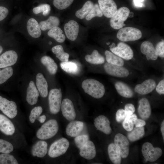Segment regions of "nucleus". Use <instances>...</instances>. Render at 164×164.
I'll list each match as a JSON object with an SVG mask.
<instances>
[{"label":"nucleus","instance_id":"nucleus-35","mask_svg":"<svg viewBox=\"0 0 164 164\" xmlns=\"http://www.w3.org/2000/svg\"><path fill=\"white\" fill-rule=\"evenodd\" d=\"M51 50L52 52L56 55V57L62 62L68 61L69 55L64 51L62 46H55L52 48Z\"/></svg>","mask_w":164,"mask_h":164},{"label":"nucleus","instance_id":"nucleus-9","mask_svg":"<svg viewBox=\"0 0 164 164\" xmlns=\"http://www.w3.org/2000/svg\"><path fill=\"white\" fill-rule=\"evenodd\" d=\"M0 110L10 118L15 117L18 113L15 102L9 101L1 96H0Z\"/></svg>","mask_w":164,"mask_h":164},{"label":"nucleus","instance_id":"nucleus-48","mask_svg":"<svg viewBox=\"0 0 164 164\" xmlns=\"http://www.w3.org/2000/svg\"><path fill=\"white\" fill-rule=\"evenodd\" d=\"M124 110L127 116H128L134 114L135 111V108L132 104L128 103L125 105Z\"/></svg>","mask_w":164,"mask_h":164},{"label":"nucleus","instance_id":"nucleus-28","mask_svg":"<svg viewBox=\"0 0 164 164\" xmlns=\"http://www.w3.org/2000/svg\"><path fill=\"white\" fill-rule=\"evenodd\" d=\"M108 153L110 159L114 164H120L121 157L119 152L114 143H110L108 148Z\"/></svg>","mask_w":164,"mask_h":164},{"label":"nucleus","instance_id":"nucleus-54","mask_svg":"<svg viewBox=\"0 0 164 164\" xmlns=\"http://www.w3.org/2000/svg\"><path fill=\"white\" fill-rule=\"evenodd\" d=\"M46 119V116L45 115H43L39 116L37 119L40 122L43 123L44 122Z\"/></svg>","mask_w":164,"mask_h":164},{"label":"nucleus","instance_id":"nucleus-55","mask_svg":"<svg viewBox=\"0 0 164 164\" xmlns=\"http://www.w3.org/2000/svg\"><path fill=\"white\" fill-rule=\"evenodd\" d=\"M161 130L162 138L164 140V121H162L161 125Z\"/></svg>","mask_w":164,"mask_h":164},{"label":"nucleus","instance_id":"nucleus-43","mask_svg":"<svg viewBox=\"0 0 164 164\" xmlns=\"http://www.w3.org/2000/svg\"><path fill=\"white\" fill-rule=\"evenodd\" d=\"M74 0H53V4L57 9L63 10L67 8L73 3Z\"/></svg>","mask_w":164,"mask_h":164},{"label":"nucleus","instance_id":"nucleus-58","mask_svg":"<svg viewBox=\"0 0 164 164\" xmlns=\"http://www.w3.org/2000/svg\"><path fill=\"white\" fill-rule=\"evenodd\" d=\"M115 44L113 43H112V45L110 46V48H113L115 47Z\"/></svg>","mask_w":164,"mask_h":164},{"label":"nucleus","instance_id":"nucleus-46","mask_svg":"<svg viewBox=\"0 0 164 164\" xmlns=\"http://www.w3.org/2000/svg\"><path fill=\"white\" fill-rule=\"evenodd\" d=\"M158 56L162 58L164 57V40L159 42L156 44L155 48Z\"/></svg>","mask_w":164,"mask_h":164},{"label":"nucleus","instance_id":"nucleus-53","mask_svg":"<svg viewBox=\"0 0 164 164\" xmlns=\"http://www.w3.org/2000/svg\"><path fill=\"white\" fill-rule=\"evenodd\" d=\"M144 0H133L134 5L138 7H145V5L142 3Z\"/></svg>","mask_w":164,"mask_h":164},{"label":"nucleus","instance_id":"nucleus-34","mask_svg":"<svg viewBox=\"0 0 164 164\" xmlns=\"http://www.w3.org/2000/svg\"><path fill=\"white\" fill-rule=\"evenodd\" d=\"M105 54L108 63L120 66H123L124 65V62L123 59L108 50H106Z\"/></svg>","mask_w":164,"mask_h":164},{"label":"nucleus","instance_id":"nucleus-52","mask_svg":"<svg viewBox=\"0 0 164 164\" xmlns=\"http://www.w3.org/2000/svg\"><path fill=\"white\" fill-rule=\"evenodd\" d=\"M145 120L141 119H137L134 125L136 127H141L144 126L146 125Z\"/></svg>","mask_w":164,"mask_h":164},{"label":"nucleus","instance_id":"nucleus-11","mask_svg":"<svg viewBox=\"0 0 164 164\" xmlns=\"http://www.w3.org/2000/svg\"><path fill=\"white\" fill-rule=\"evenodd\" d=\"M99 7L106 17L111 18L116 13L117 5L114 0H98Z\"/></svg>","mask_w":164,"mask_h":164},{"label":"nucleus","instance_id":"nucleus-40","mask_svg":"<svg viewBox=\"0 0 164 164\" xmlns=\"http://www.w3.org/2000/svg\"><path fill=\"white\" fill-rule=\"evenodd\" d=\"M103 15V13L99 5L96 4L94 5L92 9L85 18L87 20L89 21L94 17H101Z\"/></svg>","mask_w":164,"mask_h":164},{"label":"nucleus","instance_id":"nucleus-42","mask_svg":"<svg viewBox=\"0 0 164 164\" xmlns=\"http://www.w3.org/2000/svg\"><path fill=\"white\" fill-rule=\"evenodd\" d=\"M50 6L48 4H43L33 8L32 11L35 14L43 12L44 16L49 15L50 11Z\"/></svg>","mask_w":164,"mask_h":164},{"label":"nucleus","instance_id":"nucleus-3","mask_svg":"<svg viewBox=\"0 0 164 164\" xmlns=\"http://www.w3.org/2000/svg\"><path fill=\"white\" fill-rule=\"evenodd\" d=\"M142 36V32L140 30L131 27L120 29L117 34V38L123 42L135 41L141 38Z\"/></svg>","mask_w":164,"mask_h":164},{"label":"nucleus","instance_id":"nucleus-23","mask_svg":"<svg viewBox=\"0 0 164 164\" xmlns=\"http://www.w3.org/2000/svg\"><path fill=\"white\" fill-rule=\"evenodd\" d=\"M39 96V92L33 81H31L27 90L26 100L28 103L33 105L36 103Z\"/></svg>","mask_w":164,"mask_h":164},{"label":"nucleus","instance_id":"nucleus-45","mask_svg":"<svg viewBox=\"0 0 164 164\" xmlns=\"http://www.w3.org/2000/svg\"><path fill=\"white\" fill-rule=\"evenodd\" d=\"M89 137L87 135H78L75 137L74 142L77 147L80 149L84 144L88 140Z\"/></svg>","mask_w":164,"mask_h":164},{"label":"nucleus","instance_id":"nucleus-15","mask_svg":"<svg viewBox=\"0 0 164 164\" xmlns=\"http://www.w3.org/2000/svg\"><path fill=\"white\" fill-rule=\"evenodd\" d=\"M94 125L97 129L106 134L109 135L111 132L110 121L104 115H100L96 117L94 120Z\"/></svg>","mask_w":164,"mask_h":164},{"label":"nucleus","instance_id":"nucleus-30","mask_svg":"<svg viewBox=\"0 0 164 164\" xmlns=\"http://www.w3.org/2000/svg\"><path fill=\"white\" fill-rule=\"evenodd\" d=\"M87 62L94 65L101 64L105 62L104 57L96 50H94L90 55H87L85 56Z\"/></svg>","mask_w":164,"mask_h":164},{"label":"nucleus","instance_id":"nucleus-16","mask_svg":"<svg viewBox=\"0 0 164 164\" xmlns=\"http://www.w3.org/2000/svg\"><path fill=\"white\" fill-rule=\"evenodd\" d=\"M79 154L84 159L91 160L94 158L96 155V150L94 143L88 140L80 149Z\"/></svg>","mask_w":164,"mask_h":164},{"label":"nucleus","instance_id":"nucleus-18","mask_svg":"<svg viewBox=\"0 0 164 164\" xmlns=\"http://www.w3.org/2000/svg\"><path fill=\"white\" fill-rule=\"evenodd\" d=\"M64 29L66 35L69 39L73 41L76 39L79 32V26L76 21H69L65 24Z\"/></svg>","mask_w":164,"mask_h":164},{"label":"nucleus","instance_id":"nucleus-19","mask_svg":"<svg viewBox=\"0 0 164 164\" xmlns=\"http://www.w3.org/2000/svg\"><path fill=\"white\" fill-rule=\"evenodd\" d=\"M138 111L140 117L144 120L148 119L151 114V109L150 103L146 98L143 97L140 100Z\"/></svg>","mask_w":164,"mask_h":164},{"label":"nucleus","instance_id":"nucleus-50","mask_svg":"<svg viewBox=\"0 0 164 164\" xmlns=\"http://www.w3.org/2000/svg\"><path fill=\"white\" fill-rule=\"evenodd\" d=\"M156 90L159 94H164V80L163 79L161 80L157 85L156 86Z\"/></svg>","mask_w":164,"mask_h":164},{"label":"nucleus","instance_id":"nucleus-14","mask_svg":"<svg viewBox=\"0 0 164 164\" xmlns=\"http://www.w3.org/2000/svg\"><path fill=\"white\" fill-rule=\"evenodd\" d=\"M18 57L17 53L14 50L5 52L0 56V68L9 67L15 64Z\"/></svg>","mask_w":164,"mask_h":164},{"label":"nucleus","instance_id":"nucleus-41","mask_svg":"<svg viewBox=\"0 0 164 164\" xmlns=\"http://www.w3.org/2000/svg\"><path fill=\"white\" fill-rule=\"evenodd\" d=\"M13 150V147L10 142L0 139V152L9 153Z\"/></svg>","mask_w":164,"mask_h":164},{"label":"nucleus","instance_id":"nucleus-51","mask_svg":"<svg viewBox=\"0 0 164 164\" xmlns=\"http://www.w3.org/2000/svg\"><path fill=\"white\" fill-rule=\"evenodd\" d=\"M9 13V10L6 8L0 6V21L5 18Z\"/></svg>","mask_w":164,"mask_h":164},{"label":"nucleus","instance_id":"nucleus-25","mask_svg":"<svg viewBox=\"0 0 164 164\" xmlns=\"http://www.w3.org/2000/svg\"><path fill=\"white\" fill-rule=\"evenodd\" d=\"M36 85L40 95L43 97H46L48 94V85L43 75L38 73L36 77Z\"/></svg>","mask_w":164,"mask_h":164},{"label":"nucleus","instance_id":"nucleus-27","mask_svg":"<svg viewBox=\"0 0 164 164\" xmlns=\"http://www.w3.org/2000/svg\"><path fill=\"white\" fill-rule=\"evenodd\" d=\"M114 86L118 94L122 97L130 98L133 96L134 93L132 90L125 83L117 81L115 83Z\"/></svg>","mask_w":164,"mask_h":164},{"label":"nucleus","instance_id":"nucleus-49","mask_svg":"<svg viewBox=\"0 0 164 164\" xmlns=\"http://www.w3.org/2000/svg\"><path fill=\"white\" fill-rule=\"evenodd\" d=\"M122 126L126 131L130 132L134 128V124L131 121L125 118L123 121Z\"/></svg>","mask_w":164,"mask_h":164},{"label":"nucleus","instance_id":"nucleus-5","mask_svg":"<svg viewBox=\"0 0 164 164\" xmlns=\"http://www.w3.org/2000/svg\"><path fill=\"white\" fill-rule=\"evenodd\" d=\"M130 10L126 7H122L118 10L115 14L111 18L110 23L113 28L119 29L122 28L125 25L124 22L127 19Z\"/></svg>","mask_w":164,"mask_h":164},{"label":"nucleus","instance_id":"nucleus-57","mask_svg":"<svg viewBox=\"0 0 164 164\" xmlns=\"http://www.w3.org/2000/svg\"><path fill=\"white\" fill-rule=\"evenodd\" d=\"M3 49L1 45H0V54H1L2 51Z\"/></svg>","mask_w":164,"mask_h":164},{"label":"nucleus","instance_id":"nucleus-56","mask_svg":"<svg viewBox=\"0 0 164 164\" xmlns=\"http://www.w3.org/2000/svg\"><path fill=\"white\" fill-rule=\"evenodd\" d=\"M134 14L132 12H130L129 13L128 17L131 18L134 16Z\"/></svg>","mask_w":164,"mask_h":164},{"label":"nucleus","instance_id":"nucleus-8","mask_svg":"<svg viewBox=\"0 0 164 164\" xmlns=\"http://www.w3.org/2000/svg\"><path fill=\"white\" fill-rule=\"evenodd\" d=\"M114 142L121 158H127L129 150V142L127 138L121 133H118L114 136Z\"/></svg>","mask_w":164,"mask_h":164},{"label":"nucleus","instance_id":"nucleus-22","mask_svg":"<svg viewBox=\"0 0 164 164\" xmlns=\"http://www.w3.org/2000/svg\"><path fill=\"white\" fill-rule=\"evenodd\" d=\"M0 130L8 135H12L15 130L12 122L4 115L0 114Z\"/></svg>","mask_w":164,"mask_h":164},{"label":"nucleus","instance_id":"nucleus-2","mask_svg":"<svg viewBox=\"0 0 164 164\" xmlns=\"http://www.w3.org/2000/svg\"><path fill=\"white\" fill-rule=\"evenodd\" d=\"M59 125L55 119H50L41 126L37 131L36 136L41 140L50 138L55 135L58 132Z\"/></svg>","mask_w":164,"mask_h":164},{"label":"nucleus","instance_id":"nucleus-21","mask_svg":"<svg viewBox=\"0 0 164 164\" xmlns=\"http://www.w3.org/2000/svg\"><path fill=\"white\" fill-rule=\"evenodd\" d=\"M84 124L83 122L77 120H73L68 124L66 129L67 135L71 137L78 135L82 131Z\"/></svg>","mask_w":164,"mask_h":164},{"label":"nucleus","instance_id":"nucleus-1","mask_svg":"<svg viewBox=\"0 0 164 164\" xmlns=\"http://www.w3.org/2000/svg\"><path fill=\"white\" fill-rule=\"evenodd\" d=\"M81 86L85 93L96 99L101 98L105 93L104 85L95 79H87L84 80L82 83Z\"/></svg>","mask_w":164,"mask_h":164},{"label":"nucleus","instance_id":"nucleus-12","mask_svg":"<svg viewBox=\"0 0 164 164\" xmlns=\"http://www.w3.org/2000/svg\"><path fill=\"white\" fill-rule=\"evenodd\" d=\"M61 109L63 117L68 121L74 120L76 114L72 101L68 98L63 99L62 101Z\"/></svg>","mask_w":164,"mask_h":164},{"label":"nucleus","instance_id":"nucleus-26","mask_svg":"<svg viewBox=\"0 0 164 164\" xmlns=\"http://www.w3.org/2000/svg\"><path fill=\"white\" fill-rule=\"evenodd\" d=\"M27 28L28 33L34 38H38L41 34V29L37 21L34 19L31 18L28 21Z\"/></svg>","mask_w":164,"mask_h":164},{"label":"nucleus","instance_id":"nucleus-24","mask_svg":"<svg viewBox=\"0 0 164 164\" xmlns=\"http://www.w3.org/2000/svg\"><path fill=\"white\" fill-rule=\"evenodd\" d=\"M47 152V144L43 141L37 142L33 146L31 149V154L34 156L42 158L44 157Z\"/></svg>","mask_w":164,"mask_h":164},{"label":"nucleus","instance_id":"nucleus-36","mask_svg":"<svg viewBox=\"0 0 164 164\" xmlns=\"http://www.w3.org/2000/svg\"><path fill=\"white\" fill-rule=\"evenodd\" d=\"M94 5L93 3L91 1H87L82 7L76 12V16L80 19L84 18L91 11Z\"/></svg>","mask_w":164,"mask_h":164},{"label":"nucleus","instance_id":"nucleus-7","mask_svg":"<svg viewBox=\"0 0 164 164\" xmlns=\"http://www.w3.org/2000/svg\"><path fill=\"white\" fill-rule=\"evenodd\" d=\"M142 152L146 160L154 162L157 160L162 155V152L159 147H154L152 144L146 142L142 146Z\"/></svg>","mask_w":164,"mask_h":164},{"label":"nucleus","instance_id":"nucleus-17","mask_svg":"<svg viewBox=\"0 0 164 164\" xmlns=\"http://www.w3.org/2000/svg\"><path fill=\"white\" fill-rule=\"evenodd\" d=\"M156 86L155 81L153 79H149L145 80L141 84L136 85L134 90L137 93L145 95L152 92Z\"/></svg>","mask_w":164,"mask_h":164},{"label":"nucleus","instance_id":"nucleus-32","mask_svg":"<svg viewBox=\"0 0 164 164\" xmlns=\"http://www.w3.org/2000/svg\"><path fill=\"white\" fill-rule=\"evenodd\" d=\"M127 136L128 139L134 142L142 138L145 134L144 128L135 127L131 131L128 132Z\"/></svg>","mask_w":164,"mask_h":164},{"label":"nucleus","instance_id":"nucleus-20","mask_svg":"<svg viewBox=\"0 0 164 164\" xmlns=\"http://www.w3.org/2000/svg\"><path fill=\"white\" fill-rule=\"evenodd\" d=\"M141 53L146 55L147 60H155L157 59L158 54L153 44L150 42L145 41L140 46Z\"/></svg>","mask_w":164,"mask_h":164},{"label":"nucleus","instance_id":"nucleus-31","mask_svg":"<svg viewBox=\"0 0 164 164\" xmlns=\"http://www.w3.org/2000/svg\"><path fill=\"white\" fill-rule=\"evenodd\" d=\"M59 24L60 20L58 18L51 16L49 17L47 20L41 21L39 23V25L42 30L45 31L58 26Z\"/></svg>","mask_w":164,"mask_h":164},{"label":"nucleus","instance_id":"nucleus-13","mask_svg":"<svg viewBox=\"0 0 164 164\" xmlns=\"http://www.w3.org/2000/svg\"><path fill=\"white\" fill-rule=\"evenodd\" d=\"M106 72L110 75L119 77H125L129 75V72L126 68L123 67L106 63L104 65Z\"/></svg>","mask_w":164,"mask_h":164},{"label":"nucleus","instance_id":"nucleus-38","mask_svg":"<svg viewBox=\"0 0 164 164\" xmlns=\"http://www.w3.org/2000/svg\"><path fill=\"white\" fill-rule=\"evenodd\" d=\"M13 69L11 67L0 68V84L6 82L13 74Z\"/></svg>","mask_w":164,"mask_h":164},{"label":"nucleus","instance_id":"nucleus-6","mask_svg":"<svg viewBox=\"0 0 164 164\" xmlns=\"http://www.w3.org/2000/svg\"><path fill=\"white\" fill-rule=\"evenodd\" d=\"M62 94L61 89L54 88L50 91L48 101L50 111L51 113L56 114L61 109Z\"/></svg>","mask_w":164,"mask_h":164},{"label":"nucleus","instance_id":"nucleus-10","mask_svg":"<svg viewBox=\"0 0 164 164\" xmlns=\"http://www.w3.org/2000/svg\"><path fill=\"white\" fill-rule=\"evenodd\" d=\"M110 50L114 54L125 60H131L134 56L131 47L123 42L119 43L117 46L110 48Z\"/></svg>","mask_w":164,"mask_h":164},{"label":"nucleus","instance_id":"nucleus-29","mask_svg":"<svg viewBox=\"0 0 164 164\" xmlns=\"http://www.w3.org/2000/svg\"><path fill=\"white\" fill-rule=\"evenodd\" d=\"M40 61L51 74L54 75L56 73L58 66L52 58L48 56H44L41 58Z\"/></svg>","mask_w":164,"mask_h":164},{"label":"nucleus","instance_id":"nucleus-39","mask_svg":"<svg viewBox=\"0 0 164 164\" xmlns=\"http://www.w3.org/2000/svg\"><path fill=\"white\" fill-rule=\"evenodd\" d=\"M18 163L13 156L9 153L0 155V164H18Z\"/></svg>","mask_w":164,"mask_h":164},{"label":"nucleus","instance_id":"nucleus-37","mask_svg":"<svg viewBox=\"0 0 164 164\" xmlns=\"http://www.w3.org/2000/svg\"><path fill=\"white\" fill-rule=\"evenodd\" d=\"M60 66L63 70L69 73L74 74L77 72L78 69L77 64L72 62H62Z\"/></svg>","mask_w":164,"mask_h":164},{"label":"nucleus","instance_id":"nucleus-47","mask_svg":"<svg viewBox=\"0 0 164 164\" xmlns=\"http://www.w3.org/2000/svg\"><path fill=\"white\" fill-rule=\"evenodd\" d=\"M127 117L124 109L122 108L118 109L116 114V120L119 123L122 122Z\"/></svg>","mask_w":164,"mask_h":164},{"label":"nucleus","instance_id":"nucleus-4","mask_svg":"<svg viewBox=\"0 0 164 164\" xmlns=\"http://www.w3.org/2000/svg\"><path fill=\"white\" fill-rule=\"evenodd\" d=\"M69 145L70 143L66 138H60L51 144L48 151V155L53 158L63 155L66 153Z\"/></svg>","mask_w":164,"mask_h":164},{"label":"nucleus","instance_id":"nucleus-33","mask_svg":"<svg viewBox=\"0 0 164 164\" xmlns=\"http://www.w3.org/2000/svg\"><path fill=\"white\" fill-rule=\"evenodd\" d=\"M62 29L58 26H55L50 29L48 32V36L55 39L59 43L64 42L65 39L64 35Z\"/></svg>","mask_w":164,"mask_h":164},{"label":"nucleus","instance_id":"nucleus-44","mask_svg":"<svg viewBox=\"0 0 164 164\" xmlns=\"http://www.w3.org/2000/svg\"><path fill=\"white\" fill-rule=\"evenodd\" d=\"M43 111L41 107L39 106L33 108L31 111L29 116V120L31 123H34Z\"/></svg>","mask_w":164,"mask_h":164}]
</instances>
